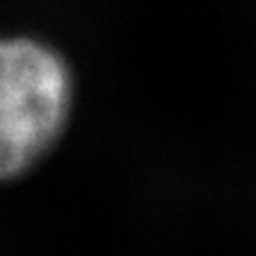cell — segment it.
Wrapping results in <instances>:
<instances>
[{
	"label": "cell",
	"instance_id": "cell-1",
	"mask_svg": "<svg viewBox=\"0 0 256 256\" xmlns=\"http://www.w3.org/2000/svg\"><path fill=\"white\" fill-rule=\"evenodd\" d=\"M75 109V72L54 46L0 36V184L34 172L64 138Z\"/></svg>",
	"mask_w": 256,
	"mask_h": 256
}]
</instances>
